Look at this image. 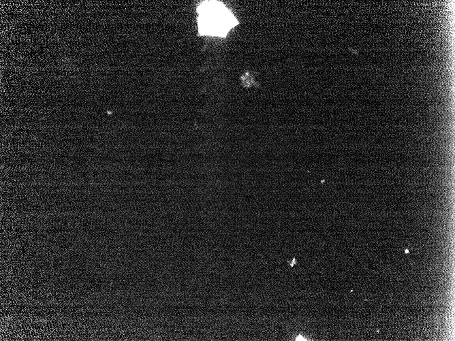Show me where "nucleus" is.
<instances>
[{"label":"nucleus","mask_w":455,"mask_h":341,"mask_svg":"<svg viewBox=\"0 0 455 341\" xmlns=\"http://www.w3.org/2000/svg\"><path fill=\"white\" fill-rule=\"evenodd\" d=\"M198 12L201 36L225 37L237 25L233 14L220 2H204L198 7Z\"/></svg>","instance_id":"nucleus-1"},{"label":"nucleus","mask_w":455,"mask_h":341,"mask_svg":"<svg viewBox=\"0 0 455 341\" xmlns=\"http://www.w3.org/2000/svg\"><path fill=\"white\" fill-rule=\"evenodd\" d=\"M406 253H409V250H406Z\"/></svg>","instance_id":"nucleus-2"}]
</instances>
